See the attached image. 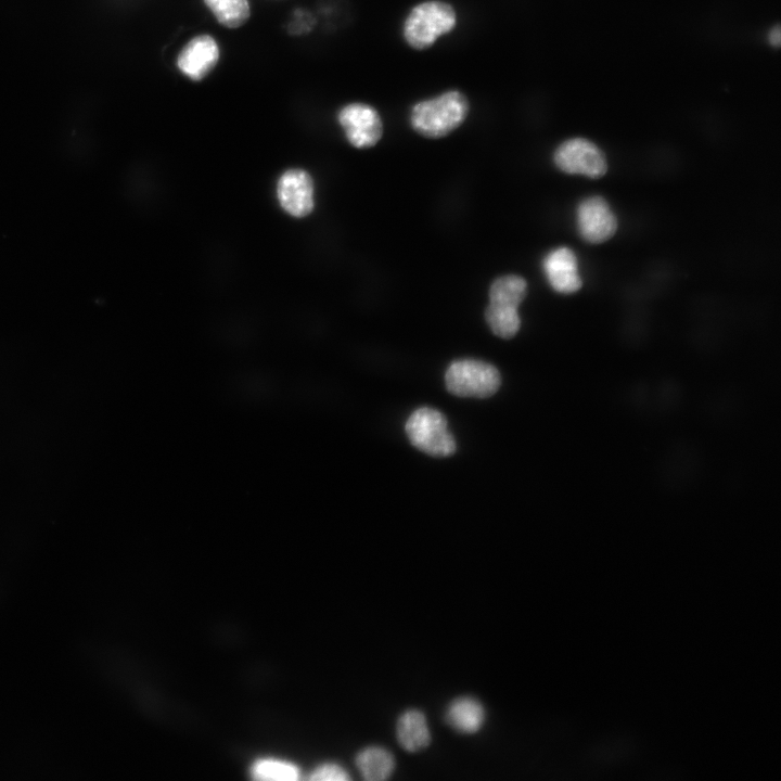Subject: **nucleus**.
Masks as SVG:
<instances>
[{"instance_id":"nucleus-1","label":"nucleus","mask_w":781,"mask_h":781,"mask_svg":"<svg viewBox=\"0 0 781 781\" xmlns=\"http://www.w3.org/2000/svg\"><path fill=\"white\" fill-rule=\"evenodd\" d=\"M469 107L465 94L459 90H448L417 102L410 112V123L423 136L443 137L465 119Z\"/></svg>"},{"instance_id":"nucleus-2","label":"nucleus","mask_w":781,"mask_h":781,"mask_svg":"<svg viewBox=\"0 0 781 781\" xmlns=\"http://www.w3.org/2000/svg\"><path fill=\"white\" fill-rule=\"evenodd\" d=\"M526 289L525 279L516 274L501 276L491 283L485 318L497 336L511 338L518 331L521 319L517 309Z\"/></svg>"},{"instance_id":"nucleus-3","label":"nucleus","mask_w":781,"mask_h":781,"mask_svg":"<svg viewBox=\"0 0 781 781\" xmlns=\"http://www.w3.org/2000/svg\"><path fill=\"white\" fill-rule=\"evenodd\" d=\"M456 24L457 13L451 4L430 0L411 9L404 22L402 34L410 47L423 50L452 30Z\"/></svg>"},{"instance_id":"nucleus-4","label":"nucleus","mask_w":781,"mask_h":781,"mask_svg":"<svg viewBox=\"0 0 781 781\" xmlns=\"http://www.w3.org/2000/svg\"><path fill=\"white\" fill-rule=\"evenodd\" d=\"M445 383L452 395L487 398L498 390L501 377L499 371L490 363L461 359L450 363L445 374Z\"/></svg>"},{"instance_id":"nucleus-5","label":"nucleus","mask_w":781,"mask_h":781,"mask_svg":"<svg viewBox=\"0 0 781 781\" xmlns=\"http://www.w3.org/2000/svg\"><path fill=\"white\" fill-rule=\"evenodd\" d=\"M406 433L410 443L426 454L448 457L456 451L446 418L433 408L417 409L406 423Z\"/></svg>"},{"instance_id":"nucleus-6","label":"nucleus","mask_w":781,"mask_h":781,"mask_svg":"<svg viewBox=\"0 0 781 781\" xmlns=\"http://www.w3.org/2000/svg\"><path fill=\"white\" fill-rule=\"evenodd\" d=\"M555 165L567 174L600 178L607 169L604 154L591 141L574 138L560 144L554 153Z\"/></svg>"},{"instance_id":"nucleus-7","label":"nucleus","mask_w":781,"mask_h":781,"mask_svg":"<svg viewBox=\"0 0 781 781\" xmlns=\"http://www.w3.org/2000/svg\"><path fill=\"white\" fill-rule=\"evenodd\" d=\"M338 121L348 141L356 148L372 146L383 132L379 112L367 103L354 102L343 106L338 112Z\"/></svg>"},{"instance_id":"nucleus-8","label":"nucleus","mask_w":781,"mask_h":781,"mask_svg":"<svg viewBox=\"0 0 781 781\" xmlns=\"http://www.w3.org/2000/svg\"><path fill=\"white\" fill-rule=\"evenodd\" d=\"M577 225L582 239L594 244L609 240L617 229L613 212L600 196L588 197L579 204Z\"/></svg>"},{"instance_id":"nucleus-9","label":"nucleus","mask_w":781,"mask_h":781,"mask_svg":"<svg viewBox=\"0 0 781 781\" xmlns=\"http://www.w3.org/2000/svg\"><path fill=\"white\" fill-rule=\"evenodd\" d=\"M277 194L280 205L291 216L304 217L313 208V183L305 170H286L278 181Z\"/></svg>"},{"instance_id":"nucleus-10","label":"nucleus","mask_w":781,"mask_h":781,"mask_svg":"<svg viewBox=\"0 0 781 781\" xmlns=\"http://www.w3.org/2000/svg\"><path fill=\"white\" fill-rule=\"evenodd\" d=\"M219 48L209 35L192 38L180 51L177 65L191 80L200 81L216 66Z\"/></svg>"},{"instance_id":"nucleus-11","label":"nucleus","mask_w":781,"mask_h":781,"mask_svg":"<svg viewBox=\"0 0 781 781\" xmlns=\"http://www.w3.org/2000/svg\"><path fill=\"white\" fill-rule=\"evenodd\" d=\"M543 269L550 285L556 292L569 294L581 286L576 256L567 247L551 251L543 260Z\"/></svg>"},{"instance_id":"nucleus-12","label":"nucleus","mask_w":781,"mask_h":781,"mask_svg":"<svg viewBox=\"0 0 781 781\" xmlns=\"http://www.w3.org/2000/svg\"><path fill=\"white\" fill-rule=\"evenodd\" d=\"M396 734L401 747L411 753L425 748L431 741L426 718L418 709H408L400 715Z\"/></svg>"},{"instance_id":"nucleus-13","label":"nucleus","mask_w":781,"mask_h":781,"mask_svg":"<svg viewBox=\"0 0 781 781\" xmlns=\"http://www.w3.org/2000/svg\"><path fill=\"white\" fill-rule=\"evenodd\" d=\"M446 720L458 732L475 733L485 722V709L476 699L461 696L449 704Z\"/></svg>"},{"instance_id":"nucleus-14","label":"nucleus","mask_w":781,"mask_h":781,"mask_svg":"<svg viewBox=\"0 0 781 781\" xmlns=\"http://www.w3.org/2000/svg\"><path fill=\"white\" fill-rule=\"evenodd\" d=\"M356 765L363 779L382 781L388 779L393 773L395 759L386 748L369 746L358 753Z\"/></svg>"},{"instance_id":"nucleus-15","label":"nucleus","mask_w":781,"mask_h":781,"mask_svg":"<svg viewBox=\"0 0 781 781\" xmlns=\"http://www.w3.org/2000/svg\"><path fill=\"white\" fill-rule=\"evenodd\" d=\"M204 2L217 21L228 28L242 26L251 15L248 0H204Z\"/></svg>"},{"instance_id":"nucleus-16","label":"nucleus","mask_w":781,"mask_h":781,"mask_svg":"<svg viewBox=\"0 0 781 781\" xmlns=\"http://www.w3.org/2000/svg\"><path fill=\"white\" fill-rule=\"evenodd\" d=\"M251 776L258 780L291 781L299 778L298 768L286 760L277 758H260L251 767Z\"/></svg>"},{"instance_id":"nucleus-17","label":"nucleus","mask_w":781,"mask_h":781,"mask_svg":"<svg viewBox=\"0 0 781 781\" xmlns=\"http://www.w3.org/2000/svg\"><path fill=\"white\" fill-rule=\"evenodd\" d=\"M308 778L318 781H345L349 780V774L340 764L324 763L316 767Z\"/></svg>"},{"instance_id":"nucleus-18","label":"nucleus","mask_w":781,"mask_h":781,"mask_svg":"<svg viewBox=\"0 0 781 781\" xmlns=\"http://www.w3.org/2000/svg\"><path fill=\"white\" fill-rule=\"evenodd\" d=\"M768 39H769V42L774 47H778L780 44V26L779 25H776L774 27L771 28V30L769 31V35H768Z\"/></svg>"}]
</instances>
